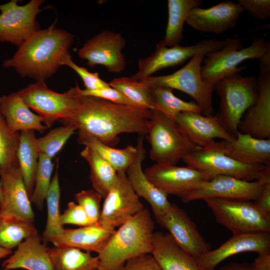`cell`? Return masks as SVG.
I'll return each instance as SVG.
<instances>
[{
  "instance_id": "obj_34",
  "label": "cell",
  "mask_w": 270,
  "mask_h": 270,
  "mask_svg": "<svg viewBox=\"0 0 270 270\" xmlns=\"http://www.w3.org/2000/svg\"><path fill=\"white\" fill-rule=\"evenodd\" d=\"M152 105L157 110L174 121L176 116L184 112H202L200 106L194 102H186L176 97L173 90L162 86H150Z\"/></svg>"
},
{
  "instance_id": "obj_41",
  "label": "cell",
  "mask_w": 270,
  "mask_h": 270,
  "mask_svg": "<svg viewBox=\"0 0 270 270\" xmlns=\"http://www.w3.org/2000/svg\"><path fill=\"white\" fill-rule=\"evenodd\" d=\"M74 199L94 224H97L101 214L102 196L94 189L82 190L74 194Z\"/></svg>"
},
{
  "instance_id": "obj_26",
  "label": "cell",
  "mask_w": 270,
  "mask_h": 270,
  "mask_svg": "<svg viewBox=\"0 0 270 270\" xmlns=\"http://www.w3.org/2000/svg\"><path fill=\"white\" fill-rule=\"evenodd\" d=\"M0 112L13 132L36 130L42 133L47 129L43 118L30 110L18 92L0 96Z\"/></svg>"
},
{
  "instance_id": "obj_36",
  "label": "cell",
  "mask_w": 270,
  "mask_h": 270,
  "mask_svg": "<svg viewBox=\"0 0 270 270\" xmlns=\"http://www.w3.org/2000/svg\"><path fill=\"white\" fill-rule=\"evenodd\" d=\"M38 234L32 222L0 215V247L12 250L26 239Z\"/></svg>"
},
{
  "instance_id": "obj_3",
  "label": "cell",
  "mask_w": 270,
  "mask_h": 270,
  "mask_svg": "<svg viewBox=\"0 0 270 270\" xmlns=\"http://www.w3.org/2000/svg\"><path fill=\"white\" fill-rule=\"evenodd\" d=\"M154 223L144 208L115 230L98 254V270H122L128 260L150 254L153 248Z\"/></svg>"
},
{
  "instance_id": "obj_52",
  "label": "cell",
  "mask_w": 270,
  "mask_h": 270,
  "mask_svg": "<svg viewBox=\"0 0 270 270\" xmlns=\"http://www.w3.org/2000/svg\"><path fill=\"white\" fill-rule=\"evenodd\" d=\"M3 200H4L3 192H2V187L0 184V207L2 203Z\"/></svg>"
},
{
  "instance_id": "obj_13",
  "label": "cell",
  "mask_w": 270,
  "mask_h": 270,
  "mask_svg": "<svg viewBox=\"0 0 270 270\" xmlns=\"http://www.w3.org/2000/svg\"><path fill=\"white\" fill-rule=\"evenodd\" d=\"M43 0H31L20 6L17 0L0 4V42L18 46L32 34L40 30L36 17Z\"/></svg>"
},
{
  "instance_id": "obj_43",
  "label": "cell",
  "mask_w": 270,
  "mask_h": 270,
  "mask_svg": "<svg viewBox=\"0 0 270 270\" xmlns=\"http://www.w3.org/2000/svg\"><path fill=\"white\" fill-rule=\"evenodd\" d=\"M60 222L62 226L74 224L85 226L94 224L83 208L74 202L68 203L67 208L61 214Z\"/></svg>"
},
{
  "instance_id": "obj_28",
  "label": "cell",
  "mask_w": 270,
  "mask_h": 270,
  "mask_svg": "<svg viewBox=\"0 0 270 270\" xmlns=\"http://www.w3.org/2000/svg\"><path fill=\"white\" fill-rule=\"evenodd\" d=\"M151 254L162 270H204L196 258L184 250L169 233L154 232Z\"/></svg>"
},
{
  "instance_id": "obj_19",
  "label": "cell",
  "mask_w": 270,
  "mask_h": 270,
  "mask_svg": "<svg viewBox=\"0 0 270 270\" xmlns=\"http://www.w3.org/2000/svg\"><path fill=\"white\" fill-rule=\"evenodd\" d=\"M243 11L238 2L223 1L208 8L192 9L186 22L196 30L220 34L236 26Z\"/></svg>"
},
{
  "instance_id": "obj_39",
  "label": "cell",
  "mask_w": 270,
  "mask_h": 270,
  "mask_svg": "<svg viewBox=\"0 0 270 270\" xmlns=\"http://www.w3.org/2000/svg\"><path fill=\"white\" fill-rule=\"evenodd\" d=\"M52 158L40 154L34 186L30 198L37 209H43L44 202L51 183V176L54 168Z\"/></svg>"
},
{
  "instance_id": "obj_45",
  "label": "cell",
  "mask_w": 270,
  "mask_h": 270,
  "mask_svg": "<svg viewBox=\"0 0 270 270\" xmlns=\"http://www.w3.org/2000/svg\"><path fill=\"white\" fill-rule=\"evenodd\" d=\"M238 3L251 16L260 20H265L270 16V0H238Z\"/></svg>"
},
{
  "instance_id": "obj_16",
  "label": "cell",
  "mask_w": 270,
  "mask_h": 270,
  "mask_svg": "<svg viewBox=\"0 0 270 270\" xmlns=\"http://www.w3.org/2000/svg\"><path fill=\"white\" fill-rule=\"evenodd\" d=\"M264 186L258 180L249 182L232 176L218 175L202 183L182 201L188 202L210 198L256 200Z\"/></svg>"
},
{
  "instance_id": "obj_29",
  "label": "cell",
  "mask_w": 270,
  "mask_h": 270,
  "mask_svg": "<svg viewBox=\"0 0 270 270\" xmlns=\"http://www.w3.org/2000/svg\"><path fill=\"white\" fill-rule=\"evenodd\" d=\"M78 142L93 150L110 164L117 172H126L134 160L137 154L136 146L129 145L123 149L116 148L78 130Z\"/></svg>"
},
{
  "instance_id": "obj_46",
  "label": "cell",
  "mask_w": 270,
  "mask_h": 270,
  "mask_svg": "<svg viewBox=\"0 0 270 270\" xmlns=\"http://www.w3.org/2000/svg\"><path fill=\"white\" fill-rule=\"evenodd\" d=\"M122 270H162L150 254L131 258L125 263Z\"/></svg>"
},
{
  "instance_id": "obj_14",
  "label": "cell",
  "mask_w": 270,
  "mask_h": 270,
  "mask_svg": "<svg viewBox=\"0 0 270 270\" xmlns=\"http://www.w3.org/2000/svg\"><path fill=\"white\" fill-rule=\"evenodd\" d=\"M144 173L157 188L182 200L190 192L210 176L190 166H178L156 164L146 168Z\"/></svg>"
},
{
  "instance_id": "obj_20",
  "label": "cell",
  "mask_w": 270,
  "mask_h": 270,
  "mask_svg": "<svg viewBox=\"0 0 270 270\" xmlns=\"http://www.w3.org/2000/svg\"><path fill=\"white\" fill-rule=\"evenodd\" d=\"M248 252H255L258 254L270 252V232L233 234L218 248L209 250L196 260L203 270H214L226 258Z\"/></svg>"
},
{
  "instance_id": "obj_18",
  "label": "cell",
  "mask_w": 270,
  "mask_h": 270,
  "mask_svg": "<svg viewBox=\"0 0 270 270\" xmlns=\"http://www.w3.org/2000/svg\"><path fill=\"white\" fill-rule=\"evenodd\" d=\"M0 176L4 196L0 215L33 223L35 216L19 166L2 170Z\"/></svg>"
},
{
  "instance_id": "obj_38",
  "label": "cell",
  "mask_w": 270,
  "mask_h": 270,
  "mask_svg": "<svg viewBox=\"0 0 270 270\" xmlns=\"http://www.w3.org/2000/svg\"><path fill=\"white\" fill-rule=\"evenodd\" d=\"M20 132H13L8 127L0 112V172L18 166L17 152Z\"/></svg>"
},
{
  "instance_id": "obj_35",
  "label": "cell",
  "mask_w": 270,
  "mask_h": 270,
  "mask_svg": "<svg viewBox=\"0 0 270 270\" xmlns=\"http://www.w3.org/2000/svg\"><path fill=\"white\" fill-rule=\"evenodd\" d=\"M58 159L56 168L52 178L50 188L46 200V202L48 216L45 229L42 236L43 244H46L56 236H60L64 230V226L60 222L61 214L60 210V189L58 179Z\"/></svg>"
},
{
  "instance_id": "obj_24",
  "label": "cell",
  "mask_w": 270,
  "mask_h": 270,
  "mask_svg": "<svg viewBox=\"0 0 270 270\" xmlns=\"http://www.w3.org/2000/svg\"><path fill=\"white\" fill-rule=\"evenodd\" d=\"M228 156L244 164L270 166V138L260 139L238 132L231 141L220 142Z\"/></svg>"
},
{
  "instance_id": "obj_33",
  "label": "cell",
  "mask_w": 270,
  "mask_h": 270,
  "mask_svg": "<svg viewBox=\"0 0 270 270\" xmlns=\"http://www.w3.org/2000/svg\"><path fill=\"white\" fill-rule=\"evenodd\" d=\"M202 4V0H168V20L166 35L162 40L170 47L178 44L183 38V28L190 11Z\"/></svg>"
},
{
  "instance_id": "obj_5",
  "label": "cell",
  "mask_w": 270,
  "mask_h": 270,
  "mask_svg": "<svg viewBox=\"0 0 270 270\" xmlns=\"http://www.w3.org/2000/svg\"><path fill=\"white\" fill-rule=\"evenodd\" d=\"M146 136L150 156L158 164L176 166L197 146L175 121L156 110H152Z\"/></svg>"
},
{
  "instance_id": "obj_32",
  "label": "cell",
  "mask_w": 270,
  "mask_h": 270,
  "mask_svg": "<svg viewBox=\"0 0 270 270\" xmlns=\"http://www.w3.org/2000/svg\"><path fill=\"white\" fill-rule=\"evenodd\" d=\"M80 156L90 166V178L94 190L104 198L114 184L118 172L89 147L85 146L80 152Z\"/></svg>"
},
{
  "instance_id": "obj_9",
  "label": "cell",
  "mask_w": 270,
  "mask_h": 270,
  "mask_svg": "<svg viewBox=\"0 0 270 270\" xmlns=\"http://www.w3.org/2000/svg\"><path fill=\"white\" fill-rule=\"evenodd\" d=\"M182 160L212 178L225 175L249 182L257 180L266 167L246 165L234 160L222 151L220 142L215 141L204 148L196 146Z\"/></svg>"
},
{
  "instance_id": "obj_6",
  "label": "cell",
  "mask_w": 270,
  "mask_h": 270,
  "mask_svg": "<svg viewBox=\"0 0 270 270\" xmlns=\"http://www.w3.org/2000/svg\"><path fill=\"white\" fill-rule=\"evenodd\" d=\"M270 48V42L262 38H254L250 44L242 48L240 38H232L224 48L206 54L201 68L204 80L214 86L221 79L239 73L244 69L239 65L250 59H260Z\"/></svg>"
},
{
  "instance_id": "obj_44",
  "label": "cell",
  "mask_w": 270,
  "mask_h": 270,
  "mask_svg": "<svg viewBox=\"0 0 270 270\" xmlns=\"http://www.w3.org/2000/svg\"><path fill=\"white\" fill-rule=\"evenodd\" d=\"M78 92L81 96H94L102 98L116 104L134 106L120 92L110 86L94 90H82L78 88Z\"/></svg>"
},
{
  "instance_id": "obj_50",
  "label": "cell",
  "mask_w": 270,
  "mask_h": 270,
  "mask_svg": "<svg viewBox=\"0 0 270 270\" xmlns=\"http://www.w3.org/2000/svg\"><path fill=\"white\" fill-rule=\"evenodd\" d=\"M260 60V70L270 72V48Z\"/></svg>"
},
{
  "instance_id": "obj_12",
  "label": "cell",
  "mask_w": 270,
  "mask_h": 270,
  "mask_svg": "<svg viewBox=\"0 0 270 270\" xmlns=\"http://www.w3.org/2000/svg\"><path fill=\"white\" fill-rule=\"evenodd\" d=\"M104 198L100 216L96 224L106 229L115 230L144 208L126 172H118L114 184Z\"/></svg>"
},
{
  "instance_id": "obj_7",
  "label": "cell",
  "mask_w": 270,
  "mask_h": 270,
  "mask_svg": "<svg viewBox=\"0 0 270 270\" xmlns=\"http://www.w3.org/2000/svg\"><path fill=\"white\" fill-rule=\"evenodd\" d=\"M206 54L200 52L193 56L184 67L166 76H149L142 81L150 86H162L176 89L192 97L206 116L214 112L212 92L214 86L206 81L201 68Z\"/></svg>"
},
{
  "instance_id": "obj_11",
  "label": "cell",
  "mask_w": 270,
  "mask_h": 270,
  "mask_svg": "<svg viewBox=\"0 0 270 270\" xmlns=\"http://www.w3.org/2000/svg\"><path fill=\"white\" fill-rule=\"evenodd\" d=\"M232 40V38L222 40L210 39L190 46L178 44L170 47L166 46L160 40L156 44V50L152 54L138 60V71L132 78L142 80L162 69L181 64L198 52L206 54L220 50Z\"/></svg>"
},
{
  "instance_id": "obj_49",
  "label": "cell",
  "mask_w": 270,
  "mask_h": 270,
  "mask_svg": "<svg viewBox=\"0 0 270 270\" xmlns=\"http://www.w3.org/2000/svg\"><path fill=\"white\" fill-rule=\"evenodd\" d=\"M217 270H258L253 263H232Z\"/></svg>"
},
{
  "instance_id": "obj_30",
  "label": "cell",
  "mask_w": 270,
  "mask_h": 270,
  "mask_svg": "<svg viewBox=\"0 0 270 270\" xmlns=\"http://www.w3.org/2000/svg\"><path fill=\"white\" fill-rule=\"evenodd\" d=\"M39 155L34 131L20 132L17 159L30 198L34 186Z\"/></svg>"
},
{
  "instance_id": "obj_23",
  "label": "cell",
  "mask_w": 270,
  "mask_h": 270,
  "mask_svg": "<svg viewBox=\"0 0 270 270\" xmlns=\"http://www.w3.org/2000/svg\"><path fill=\"white\" fill-rule=\"evenodd\" d=\"M174 121L197 146L206 147L214 142L216 138L226 141L236 138L223 128L217 114L206 116L199 112H184L178 114Z\"/></svg>"
},
{
  "instance_id": "obj_51",
  "label": "cell",
  "mask_w": 270,
  "mask_h": 270,
  "mask_svg": "<svg viewBox=\"0 0 270 270\" xmlns=\"http://www.w3.org/2000/svg\"><path fill=\"white\" fill-rule=\"evenodd\" d=\"M12 254V250H9L0 247V259L10 256Z\"/></svg>"
},
{
  "instance_id": "obj_22",
  "label": "cell",
  "mask_w": 270,
  "mask_h": 270,
  "mask_svg": "<svg viewBox=\"0 0 270 270\" xmlns=\"http://www.w3.org/2000/svg\"><path fill=\"white\" fill-rule=\"evenodd\" d=\"M258 96L242 117L238 131L260 139L270 138V72L260 70Z\"/></svg>"
},
{
  "instance_id": "obj_48",
  "label": "cell",
  "mask_w": 270,
  "mask_h": 270,
  "mask_svg": "<svg viewBox=\"0 0 270 270\" xmlns=\"http://www.w3.org/2000/svg\"><path fill=\"white\" fill-rule=\"evenodd\" d=\"M253 264L258 270H270V252L258 254Z\"/></svg>"
},
{
  "instance_id": "obj_8",
  "label": "cell",
  "mask_w": 270,
  "mask_h": 270,
  "mask_svg": "<svg viewBox=\"0 0 270 270\" xmlns=\"http://www.w3.org/2000/svg\"><path fill=\"white\" fill-rule=\"evenodd\" d=\"M203 200L216 220L233 234L270 232V214L260 211L250 201L216 198Z\"/></svg>"
},
{
  "instance_id": "obj_31",
  "label": "cell",
  "mask_w": 270,
  "mask_h": 270,
  "mask_svg": "<svg viewBox=\"0 0 270 270\" xmlns=\"http://www.w3.org/2000/svg\"><path fill=\"white\" fill-rule=\"evenodd\" d=\"M48 252L54 270H96L98 267V256L76 248L54 246L48 248Z\"/></svg>"
},
{
  "instance_id": "obj_40",
  "label": "cell",
  "mask_w": 270,
  "mask_h": 270,
  "mask_svg": "<svg viewBox=\"0 0 270 270\" xmlns=\"http://www.w3.org/2000/svg\"><path fill=\"white\" fill-rule=\"evenodd\" d=\"M77 130L76 127L71 124L64 125L52 130L45 136L37 138L39 153L52 158Z\"/></svg>"
},
{
  "instance_id": "obj_25",
  "label": "cell",
  "mask_w": 270,
  "mask_h": 270,
  "mask_svg": "<svg viewBox=\"0 0 270 270\" xmlns=\"http://www.w3.org/2000/svg\"><path fill=\"white\" fill-rule=\"evenodd\" d=\"M48 248L38 234L32 236L23 241L3 262L1 270H54Z\"/></svg>"
},
{
  "instance_id": "obj_1",
  "label": "cell",
  "mask_w": 270,
  "mask_h": 270,
  "mask_svg": "<svg viewBox=\"0 0 270 270\" xmlns=\"http://www.w3.org/2000/svg\"><path fill=\"white\" fill-rule=\"evenodd\" d=\"M79 88V87H78ZM152 110L116 104L102 98L79 94L72 116L59 120L71 124L112 146L122 133L146 136Z\"/></svg>"
},
{
  "instance_id": "obj_2",
  "label": "cell",
  "mask_w": 270,
  "mask_h": 270,
  "mask_svg": "<svg viewBox=\"0 0 270 270\" xmlns=\"http://www.w3.org/2000/svg\"><path fill=\"white\" fill-rule=\"evenodd\" d=\"M74 40L72 34L53 24L32 34L10 58L4 60L2 66L14 68L22 78L46 82L62 66V60L70 54Z\"/></svg>"
},
{
  "instance_id": "obj_47",
  "label": "cell",
  "mask_w": 270,
  "mask_h": 270,
  "mask_svg": "<svg viewBox=\"0 0 270 270\" xmlns=\"http://www.w3.org/2000/svg\"><path fill=\"white\" fill-rule=\"evenodd\" d=\"M254 202L262 212L270 214V183L264 185L260 194Z\"/></svg>"
},
{
  "instance_id": "obj_17",
  "label": "cell",
  "mask_w": 270,
  "mask_h": 270,
  "mask_svg": "<svg viewBox=\"0 0 270 270\" xmlns=\"http://www.w3.org/2000/svg\"><path fill=\"white\" fill-rule=\"evenodd\" d=\"M158 223L169 232L178 244L185 252L198 258L210 250L196 224L184 210L172 204L164 214L155 218Z\"/></svg>"
},
{
  "instance_id": "obj_15",
  "label": "cell",
  "mask_w": 270,
  "mask_h": 270,
  "mask_svg": "<svg viewBox=\"0 0 270 270\" xmlns=\"http://www.w3.org/2000/svg\"><path fill=\"white\" fill-rule=\"evenodd\" d=\"M125 46L120 34L104 30L88 40L78 50V56L90 67L102 65L109 72L120 73L126 66L122 52Z\"/></svg>"
},
{
  "instance_id": "obj_10",
  "label": "cell",
  "mask_w": 270,
  "mask_h": 270,
  "mask_svg": "<svg viewBox=\"0 0 270 270\" xmlns=\"http://www.w3.org/2000/svg\"><path fill=\"white\" fill-rule=\"evenodd\" d=\"M78 86L58 93L50 89L44 82L30 84L18 92L26 105L44 119L47 128L56 120L70 118L72 114L78 96Z\"/></svg>"
},
{
  "instance_id": "obj_4",
  "label": "cell",
  "mask_w": 270,
  "mask_h": 270,
  "mask_svg": "<svg viewBox=\"0 0 270 270\" xmlns=\"http://www.w3.org/2000/svg\"><path fill=\"white\" fill-rule=\"evenodd\" d=\"M214 89L220 98L218 120L228 134L236 137L242 116L258 98V78L236 73L220 80Z\"/></svg>"
},
{
  "instance_id": "obj_37",
  "label": "cell",
  "mask_w": 270,
  "mask_h": 270,
  "mask_svg": "<svg viewBox=\"0 0 270 270\" xmlns=\"http://www.w3.org/2000/svg\"><path fill=\"white\" fill-rule=\"evenodd\" d=\"M110 87L116 89L134 106L153 110L149 86L142 80H137L132 77H120L112 80Z\"/></svg>"
},
{
  "instance_id": "obj_42",
  "label": "cell",
  "mask_w": 270,
  "mask_h": 270,
  "mask_svg": "<svg viewBox=\"0 0 270 270\" xmlns=\"http://www.w3.org/2000/svg\"><path fill=\"white\" fill-rule=\"evenodd\" d=\"M62 66H67L72 69L82 78L85 90H94L110 87L109 84L102 80L98 72H92L75 64L71 55L66 56L62 62Z\"/></svg>"
},
{
  "instance_id": "obj_21",
  "label": "cell",
  "mask_w": 270,
  "mask_h": 270,
  "mask_svg": "<svg viewBox=\"0 0 270 270\" xmlns=\"http://www.w3.org/2000/svg\"><path fill=\"white\" fill-rule=\"evenodd\" d=\"M136 157L126 172L127 178L135 193L143 198L150 204L154 218L164 214L170 210L172 203L168 195L157 188L146 176L142 169V162L146 156L144 137L138 138Z\"/></svg>"
},
{
  "instance_id": "obj_27",
  "label": "cell",
  "mask_w": 270,
  "mask_h": 270,
  "mask_svg": "<svg viewBox=\"0 0 270 270\" xmlns=\"http://www.w3.org/2000/svg\"><path fill=\"white\" fill-rule=\"evenodd\" d=\"M115 230L103 228L96 224L75 229L64 228L60 236L52 238L50 242L57 247L76 248L98 254Z\"/></svg>"
},
{
  "instance_id": "obj_53",
  "label": "cell",
  "mask_w": 270,
  "mask_h": 270,
  "mask_svg": "<svg viewBox=\"0 0 270 270\" xmlns=\"http://www.w3.org/2000/svg\"></svg>"
}]
</instances>
